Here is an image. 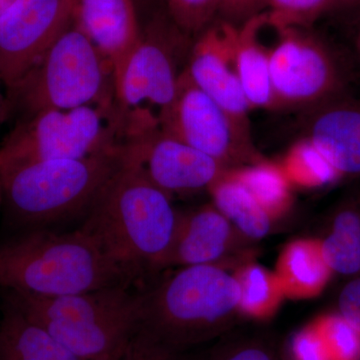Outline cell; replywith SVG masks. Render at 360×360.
<instances>
[{
	"label": "cell",
	"instance_id": "6da1fadb",
	"mask_svg": "<svg viewBox=\"0 0 360 360\" xmlns=\"http://www.w3.org/2000/svg\"><path fill=\"white\" fill-rule=\"evenodd\" d=\"M240 297L238 277L219 264L180 267L139 291L129 347L160 355L184 354L221 335L239 312Z\"/></svg>",
	"mask_w": 360,
	"mask_h": 360
},
{
	"label": "cell",
	"instance_id": "7a4b0ae2",
	"mask_svg": "<svg viewBox=\"0 0 360 360\" xmlns=\"http://www.w3.org/2000/svg\"><path fill=\"white\" fill-rule=\"evenodd\" d=\"M177 215L172 198L123 160L79 229L131 284L165 267Z\"/></svg>",
	"mask_w": 360,
	"mask_h": 360
},
{
	"label": "cell",
	"instance_id": "3957f363",
	"mask_svg": "<svg viewBox=\"0 0 360 360\" xmlns=\"http://www.w3.org/2000/svg\"><path fill=\"white\" fill-rule=\"evenodd\" d=\"M129 285L124 276L79 229H34L0 245V288L40 297Z\"/></svg>",
	"mask_w": 360,
	"mask_h": 360
},
{
	"label": "cell",
	"instance_id": "277c9868",
	"mask_svg": "<svg viewBox=\"0 0 360 360\" xmlns=\"http://www.w3.org/2000/svg\"><path fill=\"white\" fill-rule=\"evenodd\" d=\"M122 146L75 160L25 163L0 169L2 205L30 229L86 215L122 167Z\"/></svg>",
	"mask_w": 360,
	"mask_h": 360
},
{
	"label": "cell",
	"instance_id": "5b68a950",
	"mask_svg": "<svg viewBox=\"0 0 360 360\" xmlns=\"http://www.w3.org/2000/svg\"><path fill=\"white\" fill-rule=\"evenodd\" d=\"M116 285L58 297L8 290L7 302L82 360H117L134 338L139 291Z\"/></svg>",
	"mask_w": 360,
	"mask_h": 360
},
{
	"label": "cell",
	"instance_id": "8992f818",
	"mask_svg": "<svg viewBox=\"0 0 360 360\" xmlns=\"http://www.w3.org/2000/svg\"><path fill=\"white\" fill-rule=\"evenodd\" d=\"M7 110L27 117L44 110L115 103L112 66L70 22L39 60L7 89Z\"/></svg>",
	"mask_w": 360,
	"mask_h": 360
},
{
	"label": "cell",
	"instance_id": "52a82bcc",
	"mask_svg": "<svg viewBox=\"0 0 360 360\" xmlns=\"http://www.w3.org/2000/svg\"><path fill=\"white\" fill-rule=\"evenodd\" d=\"M188 35L172 20L146 30L115 78V108L122 143L161 130L179 89L177 56Z\"/></svg>",
	"mask_w": 360,
	"mask_h": 360
},
{
	"label": "cell",
	"instance_id": "ba28073f",
	"mask_svg": "<svg viewBox=\"0 0 360 360\" xmlns=\"http://www.w3.org/2000/svg\"><path fill=\"white\" fill-rule=\"evenodd\" d=\"M122 144L115 103L40 111L21 118L0 143V169L87 158Z\"/></svg>",
	"mask_w": 360,
	"mask_h": 360
},
{
	"label": "cell",
	"instance_id": "9c48e42d",
	"mask_svg": "<svg viewBox=\"0 0 360 360\" xmlns=\"http://www.w3.org/2000/svg\"><path fill=\"white\" fill-rule=\"evenodd\" d=\"M309 30H279L269 49L274 110H307L345 94L347 73L340 58Z\"/></svg>",
	"mask_w": 360,
	"mask_h": 360
},
{
	"label": "cell",
	"instance_id": "30bf717a",
	"mask_svg": "<svg viewBox=\"0 0 360 360\" xmlns=\"http://www.w3.org/2000/svg\"><path fill=\"white\" fill-rule=\"evenodd\" d=\"M161 130L212 156L227 169L258 160L250 130L241 127L193 84L186 70L179 78L174 103L163 116Z\"/></svg>",
	"mask_w": 360,
	"mask_h": 360
},
{
	"label": "cell",
	"instance_id": "8fae6325",
	"mask_svg": "<svg viewBox=\"0 0 360 360\" xmlns=\"http://www.w3.org/2000/svg\"><path fill=\"white\" fill-rule=\"evenodd\" d=\"M70 22L66 0H15L0 14V82L6 89L39 60Z\"/></svg>",
	"mask_w": 360,
	"mask_h": 360
},
{
	"label": "cell",
	"instance_id": "7c38bea8",
	"mask_svg": "<svg viewBox=\"0 0 360 360\" xmlns=\"http://www.w3.org/2000/svg\"><path fill=\"white\" fill-rule=\"evenodd\" d=\"M123 160L172 198L208 189L227 168L162 130L122 144Z\"/></svg>",
	"mask_w": 360,
	"mask_h": 360
},
{
	"label": "cell",
	"instance_id": "4fadbf2b",
	"mask_svg": "<svg viewBox=\"0 0 360 360\" xmlns=\"http://www.w3.org/2000/svg\"><path fill=\"white\" fill-rule=\"evenodd\" d=\"M236 27L222 20L213 21L194 40L184 70L196 86L250 130L251 108L233 63Z\"/></svg>",
	"mask_w": 360,
	"mask_h": 360
},
{
	"label": "cell",
	"instance_id": "5bb4252c",
	"mask_svg": "<svg viewBox=\"0 0 360 360\" xmlns=\"http://www.w3.org/2000/svg\"><path fill=\"white\" fill-rule=\"evenodd\" d=\"M304 111L303 137L340 177L360 174V99L345 94Z\"/></svg>",
	"mask_w": 360,
	"mask_h": 360
},
{
	"label": "cell",
	"instance_id": "9a60e30c",
	"mask_svg": "<svg viewBox=\"0 0 360 360\" xmlns=\"http://www.w3.org/2000/svg\"><path fill=\"white\" fill-rule=\"evenodd\" d=\"M71 22L112 66L115 79L141 39L134 0H66Z\"/></svg>",
	"mask_w": 360,
	"mask_h": 360
},
{
	"label": "cell",
	"instance_id": "2e32d148",
	"mask_svg": "<svg viewBox=\"0 0 360 360\" xmlns=\"http://www.w3.org/2000/svg\"><path fill=\"white\" fill-rule=\"evenodd\" d=\"M234 231L213 205L179 213L165 267L217 264L231 248Z\"/></svg>",
	"mask_w": 360,
	"mask_h": 360
},
{
	"label": "cell",
	"instance_id": "e0dca14e",
	"mask_svg": "<svg viewBox=\"0 0 360 360\" xmlns=\"http://www.w3.org/2000/svg\"><path fill=\"white\" fill-rule=\"evenodd\" d=\"M267 25V13H262L236 27L233 63L246 101L253 108L274 110V96L270 77L269 49L260 42V30Z\"/></svg>",
	"mask_w": 360,
	"mask_h": 360
},
{
	"label": "cell",
	"instance_id": "ac0fdd59",
	"mask_svg": "<svg viewBox=\"0 0 360 360\" xmlns=\"http://www.w3.org/2000/svg\"><path fill=\"white\" fill-rule=\"evenodd\" d=\"M0 360H82L7 302L0 321Z\"/></svg>",
	"mask_w": 360,
	"mask_h": 360
},
{
	"label": "cell",
	"instance_id": "d6986e66",
	"mask_svg": "<svg viewBox=\"0 0 360 360\" xmlns=\"http://www.w3.org/2000/svg\"><path fill=\"white\" fill-rule=\"evenodd\" d=\"M208 191L213 206L246 238L258 240L269 233L274 219L231 169L225 170Z\"/></svg>",
	"mask_w": 360,
	"mask_h": 360
},
{
	"label": "cell",
	"instance_id": "ffe728a7",
	"mask_svg": "<svg viewBox=\"0 0 360 360\" xmlns=\"http://www.w3.org/2000/svg\"><path fill=\"white\" fill-rule=\"evenodd\" d=\"M276 274L285 295L307 297L321 292L331 271L322 258L319 241L296 240L284 248Z\"/></svg>",
	"mask_w": 360,
	"mask_h": 360
},
{
	"label": "cell",
	"instance_id": "44dd1931",
	"mask_svg": "<svg viewBox=\"0 0 360 360\" xmlns=\"http://www.w3.org/2000/svg\"><path fill=\"white\" fill-rule=\"evenodd\" d=\"M324 262L331 272L352 276L360 271V205L345 203L333 217L330 231L319 241Z\"/></svg>",
	"mask_w": 360,
	"mask_h": 360
},
{
	"label": "cell",
	"instance_id": "7402d4cb",
	"mask_svg": "<svg viewBox=\"0 0 360 360\" xmlns=\"http://www.w3.org/2000/svg\"><path fill=\"white\" fill-rule=\"evenodd\" d=\"M272 219L288 212L292 203L291 186L281 165L258 160L231 169Z\"/></svg>",
	"mask_w": 360,
	"mask_h": 360
},
{
	"label": "cell",
	"instance_id": "603a6c76",
	"mask_svg": "<svg viewBox=\"0 0 360 360\" xmlns=\"http://www.w3.org/2000/svg\"><path fill=\"white\" fill-rule=\"evenodd\" d=\"M236 276L240 285V314L255 319H266L285 295L276 274L259 265H246Z\"/></svg>",
	"mask_w": 360,
	"mask_h": 360
},
{
	"label": "cell",
	"instance_id": "cb8c5ba5",
	"mask_svg": "<svg viewBox=\"0 0 360 360\" xmlns=\"http://www.w3.org/2000/svg\"><path fill=\"white\" fill-rule=\"evenodd\" d=\"M279 165L291 186L319 188L340 179L335 168L305 137L290 146Z\"/></svg>",
	"mask_w": 360,
	"mask_h": 360
},
{
	"label": "cell",
	"instance_id": "d4e9b609",
	"mask_svg": "<svg viewBox=\"0 0 360 360\" xmlns=\"http://www.w3.org/2000/svg\"><path fill=\"white\" fill-rule=\"evenodd\" d=\"M335 0H269L267 25L276 32L286 28H310L326 13H331Z\"/></svg>",
	"mask_w": 360,
	"mask_h": 360
},
{
	"label": "cell",
	"instance_id": "484cf974",
	"mask_svg": "<svg viewBox=\"0 0 360 360\" xmlns=\"http://www.w3.org/2000/svg\"><path fill=\"white\" fill-rule=\"evenodd\" d=\"M221 0H167L169 18L189 37H198L217 20Z\"/></svg>",
	"mask_w": 360,
	"mask_h": 360
},
{
	"label": "cell",
	"instance_id": "4316f807",
	"mask_svg": "<svg viewBox=\"0 0 360 360\" xmlns=\"http://www.w3.org/2000/svg\"><path fill=\"white\" fill-rule=\"evenodd\" d=\"M333 360H360V333L340 314L314 321Z\"/></svg>",
	"mask_w": 360,
	"mask_h": 360
},
{
	"label": "cell",
	"instance_id": "83f0119b",
	"mask_svg": "<svg viewBox=\"0 0 360 360\" xmlns=\"http://www.w3.org/2000/svg\"><path fill=\"white\" fill-rule=\"evenodd\" d=\"M269 6V0H221L217 20L239 26L266 13Z\"/></svg>",
	"mask_w": 360,
	"mask_h": 360
},
{
	"label": "cell",
	"instance_id": "f1b7e54d",
	"mask_svg": "<svg viewBox=\"0 0 360 360\" xmlns=\"http://www.w3.org/2000/svg\"><path fill=\"white\" fill-rule=\"evenodd\" d=\"M210 360H281L271 347L260 341H246L222 350Z\"/></svg>",
	"mask_w": 360,
	"mask_h": 360
},
{
	"label": "cell",
	"instance_id": "f546056e",
	"mask_svg": "<svg viewBox=\"0 0 360 360\" xmlns=\"http://www.w3.org/2000/svg\"><path fill=\"white\" fill-rule=\"evenodd\" d=\"M340 315L360 333V278L350 281L338 298Z\"/></svg>",
	"mask_w": 360,
	"mask_h": 360
},
{
	"label": "cell",
	"instance_id": "4dcf8cb0",
	"mask_svg": "<svg viewBox=\"0 0 360 360\" xmlns=\"http://www.w3.org/2000/svg\"><path fill=\"white\" fill-rule=\"evenodd\" d=\"M117 360H193L186 356V352L179 354L158 355L144 354L127 347L124 354Z\"/></svg>",
	"mask_w": 360,
	"mask_h": 360
},
{
	"label": "cell",
	"instance_id": "1f68e13d",
	"mask_svg": "<svg viewBox=\"0 0 360 360\" xmlns=\"http://www.w3.org/2000/svg\"><path fill=\"white\" fill-rule=\"evenodd\" d=\"M331 13H356L360 15V0H335Z\"/></svg>",
	"mask_w": 360,
	"mask_h": 360
},
{
	"label": "cell",
	"instance_id": "d6a6232c",
	"mask_svg": "<svg viewBox=\"0 0 360 360\" xmlns=\"http://www.w3.org/2000/svg\"><path fill=\"white\" fill-rule=\"evenodd\" d=\"M355 21L356 22H355L354 35H352V44H354L355 53L360 60V15L356 16Z\"/></svg>",
	"mask_w": 360,
	"mask_h": 360
},
{
	"label": "cell",
	"instance_id": "836d02e7",
	"mask_svg": "<svg viewBox=\"0 0 360 360\" xmlns=\"http://www.w3.org/2000/svg\"><path fill=\"white\" fill-rule=\"evenodd\" d=\"M14 1H15V0H0V14L4 13L7 7L11 6V4H13Z\"/></svg>",
	"mask_w": 360,
	"mask_h": 360
},
{
	"label": "cell",
	"instance_id": "e575fe53",
	"mask_svg": "<svg viewBox=\"0 0 360 360\" xmlns=\"http://www.w3.org/2000/svg\"><path fill=\"white\" fill-rule=\"evenodd\" d=\"M2 205V191H1V186H0V207H1Z\"/></svg>",
	"mask_w": 360,
	"mask_h": 360
}]
</instances>
